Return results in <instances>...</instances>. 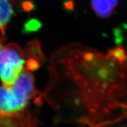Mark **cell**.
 Segmentation results:
<instances>
[{"instance_id":"6","label":"cell","mask_w":127,"mask_h":127,"mask_svg":"<svg viewBox=\"0 0 127 127\" xmlns=\"http://www.w3.org/2000/svg\"><path fill=\"white\" fill-rule=\"evenodd\" d=\"M108 53L120 63H127V48L118 46L109 50Z\"/></svg>"},{"instance_id":"2","label":"cell","mask_w":127,"mask_h":127,"mask_svg":"<svg viewBox=\"0 0 127 127\" xmlns=\"http://www.w3.org/2000/svg\"><path fill=\"white\" fill-rule=\"evenodd\" d=\"M34 82L31 71L25 68L11 86L0 87V115L11 117L24 112L38 95Z\"/></svg>"},{"instance_id":"1","label":"cell","mask_w":127,"mask_h":127,"mask_svg":"<svg viewBox=\"0 0 127 127\" xmlns=\"http://www.w3.org/2000/svg\"><path fill=\"white\" fill-rule=\"evenodd\" d=\"M43 96L60 121L107 127L127 118V63L78 44L51 58Z\"/></svg>"},{"instance_id":"8","label":"cell","mask_w":127,"mask_h":127,"mask_svg":"<svg viewBox=\"0 0 127 127\" xmlns=\"http://www.w3.org/2000/svg\"><path fill=\"white\" fill-rule=\"evenodd\" d=\"M81 127H84V125H82V126Z\"/></svg>"},{"instance_id":"3","label":"cell","mask_w":127,"mask_h":127,"mask_svg":"<svg viewBox=\"0 0 127 127\" xmlns=\"http://www.w3.org/2000/svg\"><path fill=\"white\" fill-rule=\"evenodd\" d=\"M24 52L18 44L0 38V79L3 85L11 86L24 70Z\"/></svg>"},{"instance_id":"5","label":"cell","mask_w":127,"mask_h":127,"mask_svg":"<svg viewBox=\"0 0 127 127\" xmlns=\"http://www.w3.org/2000/svg\"><path fill=\"white\" fill-rule=\"evenodd\" d=\"M11 2V0H0V31L3 35L14 14Z\"/></svg>"},{"instance_id":"7","label":"cell","mask_w":127,"mask_h":127,"mask_svg":"<svg viewBox=\"0 0 127 127\" xmlns=\"http://www.w3.org/2000/svg\"><path fill=\"white\" fill-rule=\"evenodd\" d=\"M118 127H127V124H124V125H121V126Z\"/></svg>"},{"instance_id":"4","label":"cell","mask_w":127,"mask_h":127,"mask_svg":"<svg viewBox=\"0 0 127 127\" xmlns=\"http://www.w3.org/2000/svg\"><path fill=\"white\" fill-rule=\"evenodd\" d=\"M94 13L101 18H107L113 14L118 0H91Z\"/></svg>"}]
</instances>
